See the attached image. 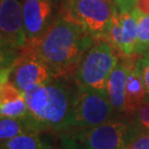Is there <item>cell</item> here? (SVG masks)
Instances as JSON below:
<instances>
[{
  "instance_id": "obj_1",
  "label": "cell",
  "mask_w": 149,
  "mask_h": 149,
  "mask_svg": "<svg viewBox=\"0 0 149 149\" xmlns=\"http://www.w3.org/2000/svg\"><path fill=\"white\" fill-rule=\"evenodd\" d=\"M95 42L82 24L76 20L67 8L43 36L28 43L31 49L58 76H74L83 54Z\"/></svg>"
},
{
  "instance_id": "obj_2",
  "label": "cell",
  "mask_w": 149,
  "mask_h": 149,
  "mask_svg": "<svg viewBox=\"0 0 149 149\" xmlns=\"http://www.w3.org/2000/svg\"><path fill=\"white\" fill-rule=\"evenodd\" d=\"M77 90L74 76H58L25 92L28 117L43 133H64L69 126Z\"/></svg>"
},
{
  "instance_id": "obj_3",
  "label": "cell",
  "mask_w": 149,
  "mask_h": 149,
  "mask_svg": "<svg viewBox=\"0 0 149 149\" xmlns=\"http://www.w3.org/2000/svg\"><path fill=\"white\" fill-rule=\"evenodd\" d=\"M138 129L127 115L121 114L95 127L60 134L61 146L80 149H125Z\"/></svg>"
},
{
  "instance_id": "obj_4",
  "label": "cell",
  "mask_w": 149,
  "mask_h": 149,
  "mask_svg": "<svg viewBox=\"0 0 149 149\" xmlns=\"http://www.w3.org/2000/svg\"><path fill=\"white\" fill-rule=\"evenodd\" d=\"M117 62V53L108 39H96L76 68L77 86L107 94L108 79Z\"/></svg>"
},
{
  "instance_id": "obj_5",
  "label": "cell",
  "mask_w": 149,
  "mask_h": 149,
  "mask_svg": "<svg viewBox=\"0 0 149 149\" xmlns=\"http://www.w3.org/2000/svg\"><path fill=\"white\" fill-rule=\"evenodd\" d=\"M117 115L108 95L90 89L77 87L72 115L65 132L95 127Z\"/></svg>"
},
{
  "instance_id": "obj_6",
  "label": "cell",
  "mask_w": 149,
  "mask_h": 149,
  "mask_svg": "<svg viewBox=\"0 0 149 149\" xmlns=\"http://www.w3.org/2000/svg\"><path fill=\"white\" fill-rule=\"evenodd\" d=\"M58 74L31 49L22 50L12 66L9 80L23 94L50 81Z\"/></svg>"
},
{
  "instance_id": "obj_7",
  "label": "cell",
  "mask_w": 149,
  "mask_h": 149,
  "mask_svg": "<svg viewBox=\"0 0 149 149\" xmlns=\"http://www.w3.org/2000/svg\"><path fill=\"white\" fill-rule=\"evenodd\" d=\"M111 6L109 0H69L67 7L74 19L96 40L108 37Z\"/></svg>"
},
{
  "instance_id": "obj_8",
  "label": "cell",
  "mask_w": 149,
  "mask_h": 149,
  "mask_svg": "<svg viewBox=\"0 0 149 149\" xmlns=\"http://www.w3.org/2000/svg\"><path fill=\"white\" fill-rule=\"evenodd\" d=\"M0 34L1 49L22 52L27 47L22 2L1 0L0 3Z\"/></svg>"
},
{
  "instance_id": "obj_9",
  "label": "cell",
  "mask_w": 149,
  "mask_h": 149,
  "mask_svg": "<svg viewBox=\"0 0 149 149\" xmlns=\"http://www.w3.org/2000/svg\"><path fill=\"white\" fill-rule=\"evenodd\" d=\"M62 1L22 0L23 22L28 43L37 40L47 31L63 9Z\"/></svg>"
},
{
  "instance_id": "obj_10",
  "label": "cell",
  "mask_w": 149,
  "mask_h": 149,
  "mask_svg": "<svg viewBox=\"0 0 149 149\" xmlns=\"http://www.w3.org/2000/svg\"><path fill=\"white\" fill-rule=\"evenodd\" d=\"M132 59L126 57L121 61L118 60L107 83V95L117 114H124L126 81Z\"/></svg>"
},
{
  "instance_id": "obj_11",
  "label": "cell",
  "mask_w": 149,
  "mask_h": 149,
  "mask_svg": "<svg viewBox=\"0 0 149 149\" xmlns=\"http://www.w3.org/2000/svg\"><path fill=\"white\" fill-rule=\"evenodd\" d=\"M0 113L1 117L23 118L28 116V108L24 94L10 80L0 86Z\"/></svg>"
},
{
  "instance_id": "obj_12",
  "label": "cell",
  "mask_w": 149,
  "mask_h": 149,
  "mask_svg": "<svg viewBox=\"0 0 149 149\" xmlns=\"http://www.w3.org/2000/svg\"><path fill=\"white\" fill-rule=\"evenodd\" d=\"M146 99L147 97L143 79L136 65V60L132 59L126 81L124 114H132L136 109H139L142 104L146 102Z\"/></svg>"
},
{
  "instance_id": "obj_13",
  "label": "cell",
  "mask_w": 149,
  "mask_h": 149,
  "mask_svg": "<svg viewBox=\"0 0 149 149\" xmlns=\"http://www.w3.org/2000/svg\"><path fill=\"white\" fill-rule=\"evenodd\" d=\"M42 133L40 127L28 116L23 118L1 117L0 119V141H7L16 136L25 134Z\"/></svg>"
},
{
  "instance_id": "obj_14",
  "label": "cell",
  "mask_w": 149,
  "mask_h": 149,
  "mask_svg": "<svg viewBox=\"0 0 149 149\" xmlns=\"http://www.w3.org/2000/svg\"><path fill=\"white\" fill-rule=\"evenodd\" d=\"M122 24L121 54L126 57L138 55V23L132 12H119Z\"/></svg>"
},
{
  "instance_id": "obj_15",
  "label": "cell",
  "mask_w": 149,
  "mask_h": 149,
  "mask_svg": "<svg viewBox=\"0 0 149 149\" xmlns=\"http://www.w3.org/2000/svg\"><path fill=\"white\" fill-rule=\"evenodd\" d=\"M1 149H54L42 133L25 134L1 142Z\"/></svg>"
},
{
  "instance_id": "obj_16",
  "label": "cell",
  "mask_w": 149,
  "mask_h": 149,
  "mask_svg": "<svg viewBox=\"0 0 149 149\" xmlns=\"http://www.w3.org/2000/svg\"><path fill=\"white\" fill-rule=\"evenodd\" d=\"M131 12L138 23V55H143L149 49V15L136 8Z\"/></svg>"
},
{
  "instance_id": "obj_17",
  "label": "cell",
  "mask_w": 149,
  "mask_h": 149,
  "mask_svg": "<svg viewBox=\"0 0 149 149\" xmlns=\"http://www.w3.org/2000/svg\"><path fill=\"white\" fill-rule=\"evenodd\" d=\"M107 39L109 42L112 45L115 50L118 52H121L122 50V24H121V19L120 14L117 7L113 4L111 6V24H109V29Z\"/></svg>"
},
{
  "instance_id": "obj_18",
  "label": "cell",
  "mask_w": 149,
  "mask_h": 149,
  "mask_svg": "<svg viewBox=\"0 0 149 149\" xmlns=\"http://www.w3.org/2000/svg\"><path fill=\"white\" fill-rule=\"evenodd\" d=\"M127 116L139 131L149 134V101H146L132 114Z\"/></svg>"
},
{
  "instance_id": "obj_19",
  "label": "cell",
  "mask_w": 149,
  "mask_h": 149,
  "mask_svg": "<svg viewBox=\"0 0 149 149\" xmlns=\"http://www.w3.org/2000/svg\"><path fill=\"white\" fill-rule=\"evenodd\" d=\"M125 149H149V134L138 130Z\"/></svg>"
},
{
  "instance_id": "obj_20",
  "label": "cell",
  "mask_w": 149,
  "mask_h": 149,
  "mask_svg": "<svg viewBox=\"0 0 149 149\" xmlns=\"http://www.w3.org/2000/svg\"><path fill=\"white\" fill-rule=\"evenodd\" d=\"M136 65H138L141 74L143 79V83L145 91H146V101H149V54L145 53L141 55V57L136 59Z\"/></svg>"
},
{
  "instance_id": "obj_21",
  "label": "cell",
  "mask_w": 149,
  "mask_h": 149,
  "mask_svg": "<svg viewBox=\"0 0 149 149\" xmlns=\"http://www.w3.org/2000/svg\"><path fill=\"white\" fill-rule=\"evenodd\" d=\"M119 12L132 11L136 6V0H112Z\"/></svg>"
},
{
  "instance_id": "obj_22",
  "label": "cell",
  "mask_w": 149,
  "mask_h": 149,
  "mask_svg": "<svg viewBox=\"0 0 149 149\" xmlns=\"http://www.w3.org/2000/svg\"><path fill=\"white\" fill-rule=\"evenodd\" d=\"M135 8L144 14L149 15V0H136Z\"/></svg>"
},
{
  "instance_id": "obj_23",
  "label": "cell",
  "mask_w": 149,
  "mask_h": 149,
  "mask_svg": "<svg viewBox=\"0 0 149 149\" xmlns=\"http://www.w3.org/2000/svg\"><path fill=\"white\" fill-rule=\"evenodd\" d=\"M60 149H80V148H77L74 146H61L60 145Z\"/></svg>"
},
{
  "instance_id": "obj_24",
  "label": "cell",
  "mask_w": 149,
  "mask_h": 149,
  "mask_svg": "<svg viewBox=\"0 0 149 149\" xmlns=\"http://www.w3.org/2000/svg\"><path fill=\"white\" fill-rule=\"evenodd\" d=\"M146 53H147V54H149V49H148V52H147ZM144 54H145V53H144Z\"/></svg>"
}]
</instances>
